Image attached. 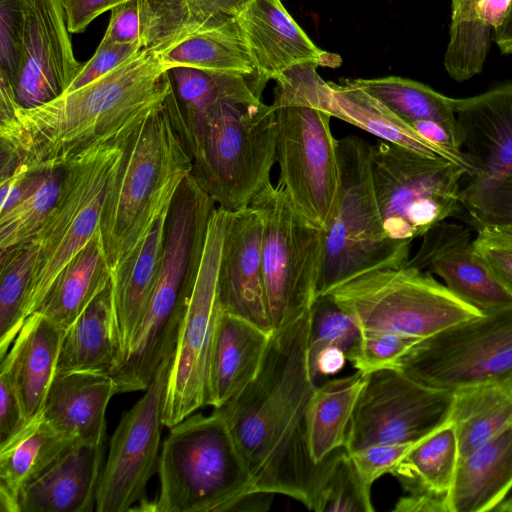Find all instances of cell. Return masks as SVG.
Wrapping results in <instances>:
<instances>
[{"instance_id": "cell-54", "label": "cell", "mask_w": 512, "mask_h": 512, "mask_svg": "<svg viewBox=\"0 0 512 512\" xmlns=\"http://www.w3.org/2000/svg\"><path fill=\"white\" fill-rule=\"evenodd\" d=\"M274 493L249 491L237 498L227 509L236 512H264L270 509Z\"/></svg>"}, {"instance_id": "cell-10", "label": "cell", "mask_w": 512, "mask_h": 512, "mask_svg": "<svg viewBox=\"0 0 512 512\" xmlns=\"http://www.w3.org/2000/svg\"><path fill=\"white\" fill-rule=\"evenodd\" d=\"M127 143L93 146L64 167L57 202L32 237L39 253L25 302L26 319L37 310L67 265L99 233L107 187Z\"/></svg>"}, {"instance_id": "cell-26", "label": "cell", "mask_w": 512, "mask_h": 512, "mask_svg": "<svg viewBox=\"0 0 512 512\" xmlns=\"http://www.w3.org/2000/svg\"><path fill=\"white\" fill-rule=\"evenodd\" d=\"M64 332L48 318L35 312L26 319L11 349L1 361L0 374L10 381L27 422L43 411L56 374Z\"/></svg>"}, {"instance_id": "cell-53", "label": "cell", "mask_w": 512, "mask_h": 512, "mask_svg": "<svg viewBox=\"0 0 512 512\" xmlns=\"http://www.w3.org/2000/svg\"><path fill=\"white\" fill-rule=\"evenodd\" d=\"M512 0H478L476 16L480 24L493 32L505 19Z\"/></svg>"}, {"instance_id": "cell-47", "label": "cell", "mask_w": 512, "mask_h": 512, "mask_svg": "<svg viewBox=\"0 0 512 512\" xmlns=\"http://www.w3.org/2000/svg\"><path fill=\"white\" fill-rule=\"evenodd\" d=\"M142 49L136 44L120 43L103 36L94 55L89 61L80 66L65 93L72 92L91 83Z\"/></svg>"}, {"instance_id": "cell-44", "label": "cell", "mask_w": 512, "mask_h": 512, "mask_svg": "<svg viewBox=\"0 0 512 512\" xmlns=\"http://www.w3.org/2000/svg\"><path fill=\"white\" fill-rule=\"evenodd\" d=\"M418 340L390 332L362 331L346 359L355 369L369 374L390 367Z\"/></svg>"}, {"instance_id": "cell-50", "label": "cell", "mask_w": 512, "mask_h": 512, "mask_svg": "<svg viewBox=\"0 0 512 512\" xmlns=\"http://www.w3.org/2000/svg\"><path fill=\"white\" fill-rule=\"evenodd\" d=\"M130 0H61L70 33L83 32L106 11Z\"/></svg>"}, {"instance_id": "cell-33", "label": "cell", "mask_w": 512, "mask_h": 512, "mask_svg": "<svg viewBox=\"0 0 512 512\" xmlns=\"http://www.w3.org/2000/svg\"><path fill=\"white\" fill-rule=\"evenodd\" d=\"M110 281L98 233L59 275L35 312L65 331Z\"/></svg>"}, {"instance_id": "cell-51", "label": "cell", "mask_w": 512, "mask_h": 512, "mask_svg": "<svg viewBox=\"0 0 512 512\" xmlns=\"http://www.w3.org/2000/svg\"><path fill=\"white\" fill-rule=\"evenodd\" d=\"M26 423L16 392L7 377L0 374V444L15 435Z\"/></svg>"}, {"instance_id": "cell-9", "label": "cell", "mask_w": 512, "mask_h": 512, "mask_svg": "<svg viewBox=\"0 0 512 512\" xmlns=\"http://www.w3.org/2000/svg\"><path fill=\"white\" fill-rule=\"evenodd\" d=\"M362 331L423 339L484 315L438 282L406 265L356 276L328 293Z\"/></svg>"}, {"instance_id": "cell-49", "label": "cell", "mask_w": 512, "mask_h": 512, "mask_svg": "<svg viewBox=\"0 0 512 512\" xmlns=\"http://www.w3.org/2000/svg\"><path fill=\"white\" fill-rule=\"evenodd\" d=\"M473 244L494 276L512 294V243L477 232Z\"/></svg>"}, {"instance_id": "cell-36", "label": "cell", "mask_w": 512, "mask_h": 512, "mask_svg": "<svg viewBox=\"0 0 512 512\" xmlns=\"http://www.w3.org/2000/svg\"><path fill=\"white\" fill-rule=\"evenodd\" d=\"M345 80L377 98L409 125L420 120L434 121L457 138L454 98L421 82L399 76Z\"/></svg>"}, {"instance_id": "cell-19", "label": "cell", "mask_w": 512, "mask_h": 512, "mask_svg": "<svg viewBox=\"0 0 512 512\" xmlns=\"http://www.w3.org/2000/svg\"><path fill=\"white\" fill-rule=\"evenodd\" d=\"M263 218L253 207L227 210L218 273L223 312L273 333L262 268Z\"/></svg>"}, {"instance_id": "cell-20", "label": "cell", "mask_w": 512, "mask_h": 512, "mask_svg": "<svg viewBox=\"0 0 512 512\" xmlns=\"http://www.w3.org/2000/svg\"><path fill=\"white\" fill-rule=\"evenodd\" d=\"M422 237L407 265L438 275L450 291L483 313L512 309V294L476 252L469 229L444 220Z\"/></svg>"}, {"instance_id": "cell-48", "label": "cell", "mask_w": 512, "mask_h": 512, "mask_svg": "<svg viewBox=\"0 0 512 512\" xmlns=\"http://www.w3.org/2000/svg\"><path fill=\"white\" fill-rule=\"evenodd\" d=\"M415 443L375 444L349 455L363 481L372 487L379 477L391 474Z\"/></svg>"}, {"instance_id": "cell-22", "label": "cell", "mask_w": 512, "mask_h": 512, "mask_svg": "<svg viewBox=\"0 0 512 512\" xmlns=\"http://www.w3.org/2000/svg\"><path fill=\"white\" fill-rule=\"evenodd\" d=\"M257 73L275 80L304 63L338 67L341 58L316 46L281 0H251L237 16Z\"/></svg>"}, {"instance_id": "cell-43", "label": "cell", "mask_w": 512, "mask_h": 512, "mask_svg": "<svg viewBox=\"0 0 512 512\" xmlns=\"http://www.w3.org/2000/svg\"><path fill=\"white\" fill-rule=\"evenodd\" d=\"M105 37L141 48L158 39V17L152 0H130L112 9Z\"/></svg>"}, {"instance_id": "cell-5", "label": "cell", "mask_w": 512, "mask_h": 512, "mask_svg": "<svg viewBox=\"0 0 512 512\" xmlns=\"http://www.w3.org/2000/svg\"><path fill=\"white\" fill-rule=\"evenodd\" d=\"M318 65L293 66L276 79V161L279 182L297 210L326 230L333 218L339 190L338 140L323 109L326 82Z\"/></svg>"}, {"instance_id": "cell-52", "label": "cell", "mask_w": 512, "mask_h": 512, "mask_svg": "<svg viewBox=\"0 0 512 512\" xmlns=\"http://www.w3.org/2000/svg\"><path fill=\"white\" fill-rule=\"evenodd\" d=\"M346 360V354L341 348L325 347L309 364L310 373L314 380L321 375H333L343 368Z\"/></svg>"}, {"instance_id": "cell-2", "label": "cell", "mask_w": 512, "mask_h": 512, "mask_svg": "<svg viewBox=\"0 0 512 512\" xmlns=\"http://www.w3.org/2000/svg\"><path fill=\"white\" fill-rule=\"evenodd\" d=\"M310 310L273 331L256 377L222 407L257 491L282 494L316 511L336 449L310 453L306 413L316 388L308 363Z\"/></svg>"}, {"instance_id": "cell-6", "label": "cell", "mask_w": 512, "mask_h": 512, "mask_svg": "<svg viewBox=\"0 0 512 512\" xmlns=\"http://www.w3.org/2000/svg\"><path fill=\"white\" fill-rule=\"evenodd\" d=\"M160 490L136 510L226 512L241 495L253 491L245 462L218 409L190 415L170 428L158 461Z\"/></svg>"}, {"instance_id": "cell-17", "label": "cell", "mask_w": 512, "mask_h": 512, "mask_svg": "<svg viewBox=\"0 0 512 512\" xmlns=\"http://www.w3.org/2000/svg\"><path fill=\"white\" fill-rule=\"evenodd\" d=\"M454 109L460 149L474 167L461 189L462 204L469 213L512 174V82L472 97L454 98Z\"/></svg>"}, {"instance_id": "cell-1", "label": "cell", "mask_w": 512, "mask_h": 512, "mask_svg": "<svg viewBox=\"0 0 512 512\" xmlns=\"http://www.w3.org/2000/svg\"><path fill=\"white\" fill-rule=\"evenodd\" d=\"M158 42L91 83L37 107L24 108L0 76V172L63 168L100 144L126 143L173 89Z\"/></svg>"}, {"instance_id": "cell-29", "label": "cell", "mask_w": 512, "mask_h": 512, "mask_svg": "<svg viewBox=\"0 0 512 512\" xmlns=\"http://www.w3.org/2000/svg\"><path fill=\"white\" fill-rule=\"evenodd\" d=\"M511 491L512 426L458 461L449 511H495Z\"/></svg>"}, {"instance_id": "cell-31", "label": "cell", "mask_w": 512, "mask_h": 512, "mask_svg": "<svg viewBox=\"0 0 512 512\" xmlns=\"http://www.w3.org/2000/svg\"><path fill=\"white\" fill-rule=\"evenodd\" d=\"M323 108L332 117L352 124L381 140L457 163L449 153L421 137L381 101L345 79L341 84L326 82Z\"/></svg>"}, {"instance_id": "cell-56", "label": "cell", "mask_w": 512, "mask_h": 512, "mask_svg": "<svg viewBox=\"0 0 512 512\" xmlns=\"http://www.w3.org/2000/svg\"><path fill=\"white\" fill-rule=\"evenodd\" d=\"M496 512H512V491L506 499L496 508Z\"/></svg>"}, {"instance_id": "cell-41", "label": "cell", "mask_w": 512, "mask_h": 512, "mask_svg": "<svg viewBox=\"0 0 512 512\" xmlns=\"http://www.w3.org/2000/svg\"><path fill=\"white\" fill-rule=\"evenodd\" d=\"M371 487L359 475L345 447L338 450L316 512H373Z\"/></svg>"}, {"instance_id": "cell-34", "label": "cell", "mask_w": 512, "mask_h": 512, "mask_svg": "<svg viewBox=\"0 0 512 512\" xmlns=\"http://www.w3.org/2000/svg\"><path fill=\"white\" fill-rule=\"evenodd\" d=\"M169 70L190 67L206 72H256L237 18L207 25L164 52Z\"/></svg>"}, {"instance_id": "cell-40", "label": "cell", "mask_w": 512, "mask_h": 512, "mask_svg": "<svg viewBox=\"0 0 512 512\" xmlns=\"http://www.w3.org/2000/svg\"><path fill=\"white\" fill-rule=\"evenodd\" d=\"M251 0H152L158 17V41L184 39L214 23L237 18Z\"/></svg>"}, {"instance_id": "cell-27", "label": "cell", "mask_w": 512, "mask_h": 512, "mask_svg": "<svg viewBox=\"0 0 512 512\" xmlns=\"http://www.w3.org/2000/svg\"><path fill=\"white\" fill-rule=\"evenodd\" d=\"M272 333L220 310L208 365V405L222 407L257 375Z\"/></svg>"}, {"instance_id": "cell-38", "label": "cell", "mask_w": 512, "mask_h": 512, "mask_svg": "<svg viewBox=\"0 0 512 512\" xmlns=\"http://www.w3.org/2000/svg\"><path fill=\"white\" fill-rule=\"evenodd\" d=\"M38 253L34 238L0 252L1 361L26 321L25 302Z\"/></svg>"}, {"instance_id": "cell-12", "label": "cell", "mask_w": 512, "mask_h": 512, "mask_svg": "<svg viewBox=\"0 0 512 512\" xmlns=\"http://www.w3.org/2000/svg\"><path fill=\"white\" fill-rule=\"evenodd\" d=\"M249 205L263 218V278L276 331L306 314L318 297L325 230L297 210L280 183L266 186Z\"/></svg>"}, {"instance_id": "cell-16", "label": "cell", "mask_w": 512, "mask_h": 512, "mask_svg": "<svg viewBox=\"0 0 512 512\" xmlns=\"http://www.w3.org/2000/svg\"><path fill=\"white\" fill-rule=\"evenodd\" d=\"M175 351L165 357L144 395L114 431L98 484V512L130 511L145 499L147 483L158 468L163 402Z\"/></svg>"}, {"instance_id": "cell-14", "label": "cell", "mask_w": 512, "mask_h": 512, "mask_svg": "<svg viewBox=\"0 0 512 512\" xmlns=\"http://www.w3.org/2000/svg\"><path fill=\"white\" fill-rule=\"evenodd\" d=\"M226 218L227 210L216 206L208 222L163 402L162 419L168 428L208 405L209 355L221 310L218 273Z\"/></svg>"}, {"instance_id": "cell-8", "label": "cell", "mask_w": 512, "mask_h": 512, "mask_svg": "<svg viewBox=\"0 0 512 512\" xmlns=\"http://www.w3.org/2000/svg\"><path fill=\"white\" fill-rule=\"evenodd\" d=\"M338 159V197L325 230L318 296L361 274L401 268L410 260L411 245L385 232L372 181L370 145L346 136L338 140Z\"/></svg>"}, {"instance_id": "cell-23", "label": "cell", "mask_w": 512, "mask_h": 512, "mask_svg": "<svg viewBox=\"0 0 512 512\" xmlns=\"http://www.w3.org/2000/svg\"><path fill=\"white\" fill-rule=\"evenodd\" d=\"M458 461L457 437L449 422L416 442L391 472L406 493L393 511L450 512Z\"/></svg>"}, {"instance_id": "cell-7", "label": "cell", "mask_w": 512, "mask_h": 512, "mask_svg": "<svg viewBox=\"0 0 512 512\" xmlns=\"http://www.w3.org/2000/svg\"><path fill=\"white\" fill-rule=\"evenodd\" d=\"M192 161L165 102L131 136L105 194L99 233L111 273L136 244L158 201Z\"/></svg>"}, {"instance_id": "cell-32", "label": "cell", "mask_w": 512, "mask_h": 512, "mask_svg": "<svg viewBox=\"0 0 512 512\" xmlns=\"http://www.w3.org/2000/svg\"><path fill=\"white\" fill-rule=\"evenodd\" d=\"M448 422L455 429L459 460L512 426V385L487 383L453 391Z\"/></svg>"}, {"instance_id": "cell-45", "label": "cell", "mask_w": 512, "mask_h": 512, "mask_svg": "<svg viewBox=\"0 0 512 512\" xmlns=\"http://www.w3.org/2000/svg\"><path fill=\"white\" fill-rule=\"evenodd\" d=\"M469 215L477 232L512 243V174L498 182Z\"/></svg>"}, {"instance_id": "cell-3", "label": "cell", "mask_w": 512, "mask_h": 512, "mask_svg": "<svg viewBox=\"0 0 512 512\" xmlns=\"http://www.w3.org/2000/svg\"><path fill=\"white\" fill-rule=\"evenodd\" d=\"M215 202L190 173L170 208L161 271L149 305L119 365L116 393L146 390L178 337Z\"/></svg>"}, {"instance_id": "cell-15", "label": "cell", "mask_w": 512, "mask_h": 512, "mask_svg": "<svg viewBox=\"0 0 512 512\" xmlns=\"http://www.w3.org/2000/svg\"><path fill=\"white\" fill-rule=\"evenodd\" d=\"M453 392L384 368L367 375L350 421L348 453L375 444L418 442L448 422Z\"/></svg>"}, {"instance_id": "cell-28", "label": "cell", "mask_w": 512, "mask_h": 512, "mask_svg": "<svg viewBox=\"0 0 512 512\" xmlns=\"http://www.w3.org/2000/svg\"><path fill=\"white\" fill-rule=\"evenodd\" d=\"M121 357L122 347L110 281L65 330L56 373L96 371L110 374Z\"/></svg>"}, {"instance_id": "cell-30", "label": "cell", "mask_w": 512, "mask_h": 512, "mask_svg": "<svg viewBox=\"0 0 512 512\" xmlns=\"http://www.w3.org/2000/svg\"><path fill=\"white\" fill-rule=\"evenodd\" d=\"M76 442L54 429L42 413L0 444V505L19 512L22 490Z\"/></svg>"}, {"instance_id": "cell-4", "label": "cell", "mask_w": 512, "mask_h": 512, "mask_svg": "<svg viewBox=\"0 0 512 512\" xmlns=\"http://www.w3.org/2000/svg\"><path fill=\"white\" fill-rule=\"evenodd\" d=\"M192 161L191 174L226 210L249 206L271 184L276 113L262 97H227L193 123L175 126Z\"/></svg>"}, {"instance_id": "cell-18", "label": "cell", "mask_w": 512, "mask_h": 512, "mask_svg": "<svg viewBox=\"0 0 512 512\" xmlns=\"http://www.w3.org/2000/svg\"><path fill=\"white\" fill-rule=\"evenodd\" d=\"M20 67L13 85L24 108L43 105L66 92L81 64L76 60L61 0H21Z\"/></svg>"}, {"instance_id": "cell-13", "label": "cell", "mask_w": 512, "mask_h": 512, "mask_svg": "<svg viewBox=\"0 0 512 512\" xmlns=\"http://www.w3.org/2000/svg\"><path fill=\"white\" fill-rule=\"evenodd\" d=\"M388 368L451 392L512 384V309L485 313L419 339Z\"/></svg>"}, {"instance_id": "cell-42", "label": "cell", "mask_w": 512, "mask_h": 512, "mask_svg": "<svg viewBox=\"0 0 512 512\" xmlns=\"http://www.w3.org/2000/svg\"><path fill=\"white\" fill-rule=\"evenodd\" d=\"M361 333L356 320L329 294L318 296L310 309L308 363L329 346L339 347L347 354Z\"/></svg>"}, {"instance_id": "cell-39", "label": "cell", "mask_w": 512, "mask_h": 512, "mask_svg": "<svg viewBox=\"0 0 512 512\" xmlns=\"http://www.w3.org/2000/svg\"><path fill=\"white\" fill-rule=\"evenodd\" d=\"M478 0H451L449 40L444 54V68L457 82L481 73L489 51L492 33L478 21Z\"/></svg>"}, {"instance_id": "cell-24", "label": "cell", "mask_w": 512, "mask_h": 512, "mask_svg": "<svg viewBox=\"0 0 512 512\" xmlns=\"http://www.w3.org/2000/svg\"><path fill=\"white\" fill-rule=\"evenodd\" d=\"M114 394L115 383L108 373H56L42 415L54 429L76 443L103 444L106 409Z\"/></svg>"}, {"instance_id": "cell-37", "label": "cell", "mask_w": 512, "mask_h": 512, "mask_svg": "<svg viewBox=\"0 0 512 512\" xmlns=\"http://www.w3.org/2000/svg\"><path fill=\"white\" fill-rule=\"evenodd\" d=\"M63 168L32 171L20 200L0 212V252L30 240L40 229L59 197Z\"/></svg>"}, {"instance_id": "cell-11", "label": "cell", "mask_w": 512, "mask_h": 512, "mask_svg": "<svg viewBox=\"0 0 512 512\" xmlns=\"http://www.w3.org/2000/svg\"><path fill=\"white\" fill-rule=\"evenodd\" d=\"M374 192L386 234L412 244L463 208L461 179L467 170L387 141L370 145Z\"/></svg>"}, {"instance_id": "cell-55", "label": "cell", "mask_w": 512, "mask_h": 512, "mask_svg": "<svg viewBox=\"0 0 512 512\" xmlns=\"http://www.w3.org/2000/svg\"><path fill=\"white\" fill-rule=\"evenodd\" d=\"M491 40L502 54H512V3L503 22L493 30Z\"/></svg>"}, {"instance_id": "cell-35", "label": "cell", "mask_w": 512, "mask_h": 512, "mask_svg": "<svg viewBox=\"0 0 512 512\" xmlns=\"http://www.w3.org/2000/svg\"><path fill=\"white\" fill-rule=\"evenodd\" d=\"M367 375L357 370L352 375L316 385L306 413L307 442L316 462L345 447L350 421Z\"/></svg>"}, {"instance_id": "cell-46", "label": "cell", "mask_w": 512, "mask_h": 512, "mask_svg": "<svg viewBox=\"0 0 512 512\" xmlns=\"http://www.w3.org/2000/svg\"><path fill=\"white\" fill-rule=\"evenodd\" d=\"M22 32V1L0 0V76L12 85L20 67Z\"/></svg>"}, {"instance_id": "cell-25", "label": "cell", "mask_w": 512, "mask_h": 512, "mask_svg": "<svg viewBox=\"0 0 512 512\" xmlns=\"http://www.w3.org/2000/svg\"><path fill=\"white\" fill-rule=\"evenodd\" d=\"M103 444L75 443L19 497V512H91L102 472Z\"/></svg>"}, {"instance_id": "cell-21", "label": "cell", "mask_w": 512, "mask_h": 512, "mask_svg": "<svg viewBox=\"0 0 512 512\" xmlns=\"http://www.w3.org/2000/svg\"><path fill=\"white\" fill-rule=\"evenodd\" d=\"M186 177L176 178L168 186L153 209L140 238L111 273L116 321L122 347L120 362L145 314L157 284L163 262L170 208L179 186Z\"/></svg>"}]
</instances>
